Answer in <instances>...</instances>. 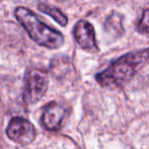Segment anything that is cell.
<instances>
[{"instance_id": "cell-1", "label": "cell", "mask_w": 149, "mask_h": 149, "mask_svg": "<svg viewBox=\"0 0 149 149\" xmlns=\"http://www.w3.org/2000/svg\"><path fill=\"white\" fill-rule=\"evenodd\" d=\"M148 62L149 49L129 52L111 63L106 70L96 74L95 79L104 87H120L129 82Z\"/></svg>"}, {"instance_id": "cell-2", "label": "cell", "mask_w": 149, "mask_h": 149, "mask_svg": "<svg viewBox=\"0 0 149 149\" xmlns=\"http://www.w3.org/2000/svg\"><path fill=\"white\" fill-rule=\"evenodd\" d=\"M14 14L31 39L38 45L48 49H58L64 44L62 33L47 26L30 9L20 6L16 8Z\"/></svg>"}, {"instance_id": "cell-3", "label": "cell", "mask_w": 149, "mask_h": 149, "mask_svg": "<svg viewBox=\"0 0 149 149\" xmlns=\"http://www.w3.org/2000/svg\"><path fill=\"white\" fill-rule=\"evenodd\" d=\"M49 78L46 71L41 69H30L24 77V100L26 104H35L47 91Z\"/></svg>"}, {"instance_id": "cell-4", "label": "cell", "mask_w": 149, "mask_h": 149, "mask_svg": "<svg viewBox=\"0 0 149 149\" xmlns=\"http://www.w3.org/2000/svg\"><path fill=\"white\" fill-rule=\"evenodd\" d=\"M6 135L10 140L18 144H30L36 138V129L29 120L19 118L11 119L6 128Z\"/></svg>"}, {"instance_id": "cell-5", "label": "cell", "mask_w": 149, "mask_h": 149, "mask_svg": "<svg viewBox=\"0 0 149 149\" xmlns=\"http://www.w3.org/2000/svg\"><path fill=\"white\" fill-rule=\"evenodd\" d=\"M73 35L76 43L81 49L88 52H97L98 47L95 40V31L87 20H79L74 26Z\"/></svg>"}, {"instance_id": "cell-6", "label": "cell", "mask_w": 149, "mask_h": 149, "mask_svg": "<svg viewBox=\"0 0 149 149\" xmlns=\"http://www.w3.org/2000/svg\"><path fill=\"white\" fill-rule=\"evenodd\" d=\"M67 112L64 107L56 102H51L46 106L42 115V125L49 131H57L62 127Z\"/></svg>"}, {"instance_id": "cell-7", "label": "cell", "mask_w": 149, "mask_h": 149, "mask_svg": "<svg viewBox=\"0 0 149 149\" xmlns=\"http://www.w3.org/2000/svg\"><path fill=\"white\" fill-rule=\"evenodd\" d=\"M104 30L114 37H120L124 33L123 16L117 12H113L104 22Z\"/></svg>"}, {"instance_id": "cell-8", "label": "cell", "mask_w": 149, "mask_h": 149, "mask_svg": "<svg viewBox=\"0 0 149 149\" xmlns=\"http://www.w3.org/2000/svg\"><path fill=\"white\" fill-rule=\"evenodd\" d=\"M38 8H39L40 11L44 12V13L51 16V17L53 18L54 20H56L60 26H65L67 24V22H68V18L66 17V15H65L62 11H60L58 8L50 6L45 3H40L39 5H38Z\"/></svg>"}, {"instance_id": "cell-9", "label": "cell", "mask_w": 149, "mask_h": 149, "mask_svg": "<svg viewBox=\"0 0 149 149\" xmlns=\"http://www.w3.org/2000/svg\"><path fill=\"white\" fill-rule=\"evenodd\" d=\"M137 31L142 33H149V8L143 11L137 24Z\"/></svg>"}]
</instances>
